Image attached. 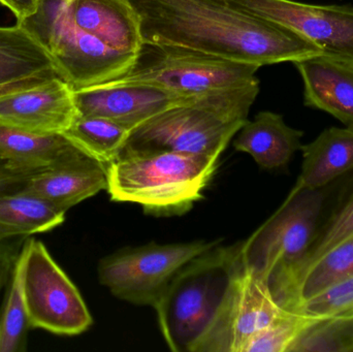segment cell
I'll list each match as a JSON object with an SVG mask.
<instances>
[{
    "mask_svg": "<svg viewBox=\"0 0 353 352\" xmlns=\"http://www.w3.org/2000/svg\"><path fill=\"white\" fill-rule=\"evenodd\" d=\"M147 43L180 45L261 66L321 57L294 31L228 0H130Z\"/></svg>",
    "mask_w": 353,
    "mask_h": 352,
    "instance_id": "1",
    "label": "cell"
},
{
    "mask_svg": "<svg viewBox=\"0 0 353 352\" xmlns=\"http://www.w3.org/2000/svg\"><path fill=\"white\" fill-rule=\"evenodd\" d=\"M259 80L170 107L130 132L123 151H174L221 156L248 120Z\"/></svg>",
    "mask_w": 353,
    "mask_h": 352,
    "instance_id": "2",
    "label": "cell"
},
{
    "mask_svg": "<svg viewBox=\"0 0 353 352\" xmlns=\"http://www.w3.org/2000/svg\"><path fill=\"white\" fill-rule=\"evenodd\" d=\"M220 157L174 151H123L107 169L110 198L153 216L189 212L211 182Z\"/></svg>",
    "mask_w": 353,
    "mask_h": 352,
    "instance_id": "3",
    "label": "cell"
},
{
    "mask_svg": "<svg viewBox=\"0 0 353 352\" xmlns=\"http://www.w3.org/2000/svg\"><path fill=\"white\" fill-rule=\"evenodd\" d=\"M241 256V243L220 244L185 265L155 304L159 328L174 352H191L215 318Z\"/></svg>",
    "mask_w": 353,
    "mask_h": 352,
    "instance_id": "4",
    "label": "cell"
},
{
    "mask_svg": "<svg viewBox=\"0 0 353 352\" xmlns=\"http://www.w3.org/2000/svg\"><path fill=\"white\" fill-rule=\"evenodd\" d=\"M18 23L51 53L60 76L74 91L120 78L136 60L137 54L113 49L79 28L68 0H43L34 14Z\"/></svg>",
    "mask_w": 353,
    "mask_h": 352,
    "instance_id": "5",
    "label": "cell"
},
{
    "mask_svg": "<svg viewBox=\"0 0 353 352\" xmlns=\"http://www.w3.org/2000/svg\"><path fill=\"white\" fill-rule=\"evenodd\" d=\"M259 68L180 45L144 43L125 74L101 85L146 84L199 96L249 84Z\"/></svg>",
    "mask_w": 353,
    "mask_h": 352,
    "instance_id": "6",
    "label": "cell"
},
{
    "mask_svg": "<svg viewBox=\"0 0 353 352\" xmlns=\"http://www.w3.org/2000/svg\"><path fill=\"white\" fill-rule=\"evenodd\" d=\"M323 189L294 184L285 200L248 239L241 243L245 266L263 280L302 260L321 222Z\"/></svg>",
    "mask_w": 353,
    "mask_h": 352,
    "instance_id": "7",
    "label": "cell"
},
{
    "mask_svg": "<svg viewBox=\"0 0 353 352\" xmlns=\"http://www.w3.org/2000/svg\"><path fill=\"white\" fill-rule=\"evenodd\" d=\"M22 287L30 329L77 336L92 326V316L76 285L43 242L23 244Z\"/></svg>",
    "mask_w": 353,
    "mask_h": 352,
    "instance_id": "8",
    "label": "cell"
},
{
    "mask_svg": "<svg viewBox=\"0 0 353 352\" xmlns=\"http://www.w3.org/2000/svg\"><path fill=\"white\" fill-rule=\"evenodd\" d=\"M218 244L219 240L125 248L99 262V280L122 301L154 307L179 271Z\"/></svg>",
    "mask_w": 353,
    "mask_h": 352,
    "instance_id": "9",
    "label": "cell"
},
{
    "mask_svg": "<svg viewBox=\"0 0 353 352\" xmlns=\"http://www.w3.org/2000/svg\"><path fill=\"white\" fill-rule=\"evenodd\" d=\"M284 311L269 283L245 266L241 253L215 318L191 352H241L250 337Z\"/></svg>",
    "mask_w": 353,
    "mask_h": 352,
    "instance_id": "10",
    "label": "cell"
},
{
    "mask_svg": "<svg viewBox=\"0 0 353 352\" xmlns=\"http://www.w3.org/2000/svg\"><path fill=\"white\" fill-rule=\"evenodd\" d=\"M273 21L323 52V57L353 66V6H316L294 0H228Z\"/></svg>",
    "mask_w": 353,
    "mask_h": 352,
    "instance_id": "11",
    "label": "cell"
},
{
    "mask_svg": "<svg viewBox=\"0 0 353 352\" xmlns=\"http://www.w3.org/2000/svg\"><path fill=\"white\" fill-rule=\"evenodd\" d=\"M74 97L79 115L113 120L132 130L153 116L199 96H183L151 85L120 84L81 89Z\"/></svg>",
    "mask_w": 353,
    "mask_h": 352,
    "instance_id": "12",
    "label": "cell"
},
{
    "mask_svg": "<svg viewBox=\"0 0 353 352\" xmlns=\"http://www.w3.org/2000/svg\"><path fill=\"white\" fill-rule=\"evenodd\" d=\"M72 87L60 76L0 96V124L39 134H63L79 115Z\"/></svg>",
    "mask_w": 353,
    "mask_h": 352,
    "instance_id": "13",
    "label": "cell"
},
{
    "mask_svg": "<svg viewBox=\"0 0 353 352\" xmlns=\"http://www.w3.org/2000/svg\"><path fill=\"white\" fill-rule=\"evenodd\" d=\"M105 165L80 149L34 174L23 189L68 212L87 198L107 190Z\"/></svg>",
    "mask_w": 353,
    "mask_h": 352,
    "instance_id": "14",
    "label": "cell"
},
{
    "mask_svg": "<svg viewBox=\"0 0 353 352\" xmlns=\"http://www.w3.org/2000/svg\"><path fill=\"white\" fill-rule=\"evenodd\" d=\"M74 24L113 49L138 54L142 30L138 12L130 0H68Z\"/></svg>",
    "mask_w": 353,
    "mask_h": 352,
    "instance_id": "15",
    "label": "cell"
},
{
    "mask_svg": "<svg viewBox=\"0 0 353 352\" xmlns=\"http://www.w3.org/2000/svg\"><path fill=\"white\" fill-rule=\"evenodd\" d=\"M294 64L304 85V105L353 130V66L323 56Z\"/></svg>",
    "mask_w": 353,
    "mask_h": 352,
    "instance_id": "16",
    "label": "cell"
},
{
    "mask_svg": "<svg viewBox=\"0 0 353 352\" xmlns=\"http://www.w3.org/2000/svg\"><path fill=\"white\" fill-rule=\"evenodd\" d=\"M236 151L250 155L265 169L285 167L302 148L304 132L290 127L274 112H259L252 121L247 120L236 134Z\"/></svg>",
    "mask_w": 353,
    "mask_h": 352,
    "instance_id": "17",
    "label": "cell"
},
{
    "mask_svg": "<svg viewBox=\"0 0 353 352\" xmlns=\"http://www.w3.org/2000/svg\"><path fill=\"white\" fill-rule=\"evenodd\" d=\"M353 277V237L323 254L290 282L272 287L276 302L294 311L304 302Z\"/></svg>",
    "mask_w": 353,
    "mask_h": 352,
    "instance_id": "18",
    "label": "cell"
},
{
    "mask_svg": "<svg viewBox=\"0 0 353 352\" xmlns=\"http://www.w3.org/2000/svg\"><path fill=\"white\" fill-rule=\"evenodd\" d=\"M302 169L296 183L313 189L325 186L353 169V130L329 127L302 145Z\"/></svg>",
    "mask_w": 353,
    "mask_h": 352,
    "instance_id": "19",
    "label": "cell"
},
{
    "mask_svg": "<svg viewBox=\"0 0 353 352\" xmlns=\"http://www.w3.org/2000/svg\"><path fill=\"white\" fill-rule=\"evenodd\" d=\"M39 76H60L51 53L20 23L0 27V86Z\"/></svg>",
    "mask_w": 353,
    "mask_h": 352,
    "instance_id": "20",
    "label": "cell"
},
{
    "mask_svg": "<svg viewBox=\"0 0 353 352\" xmlns=\"http://www.w3.org/2000/svg\"><path fill=\"white\" fill-rule=\"evenodd\" d=\"M353 172V169H352ZM353 237V174L329 214H323L312 242L302 260L275 271L269 287L285 284L300 276L323 254Z\"/></svg>",
    "mask_w": 353,
    "mask_h": 352,
    "instance_id": "21",
    "label": "cell"
},
{
    "mask_svg": "<svg viewBox=\"0 0 353 352\" xmlns=\"http://www.w3.org/2000/svg\"><path fill=\"white\" fill-rule=\"evenodd\" d=\"M65 214L23 188L0 194V244L52 231L64 222Z\"/></svg>",
    "mask_w": 353,
    "mask_h": 352,
    "instance_id": "22",
    "label": "cell"
},
{
    "mask_svg": "<svg viewBox=\"0 0 353 352\" xmlns=\"http://www.w3.org/2000/svg\"><path fill=\"white\" fill-rule=\"evenodd\" d=\"M77 150L63 134H33L0 124V159L14 167L39 171Z\"/></svg>",
    "mask_w": 353,
    "mask_h": 352,
    "instance_id": "23",
    "label": "cell"
},
{
    "mask_svg": "<svg viewBox=\"0 0 353 352\" xmlns=\"http://www.w3.org/2000/svg\"><path fill=\"white\" fill-rule=\"evenodd\" d=\"M130 132L113 120L78 115L63 134L81 151L107 167L118 158Z\"/></svg>",
    "mask_w": 353,
    "mask_h": 352,
    "instance_id": "24",
    "label": "cell"
},
{
    "mask_svg": "<svg viewBox=\"0 0 353 352\" xmlns=\"http://www.w3.org/2000/svg\"><path fill=\"white\" fill-rule=\"evenodd\" d=\"M23 254L19 253L8 284V297L0 315V352L25 351L29 326L22 287Z\"/></svg>",
    "mask_w": 353,
    "mask_h": 352,
    "instance_id": "25",
    "label": "cell"
},
{
    "mask_svg": "<svg viewBox=\"0 0 353 352\" xmlns=\"http://www.w3.org/2000/svg\"><path fill=\"white\" fill-rule=\"evenodd\" d=\"M290 352H353V313L321 316L299 337Z\"/></svg>",
    "mask_w": 353,
    "mask_h": 352,
    "instance_id": "26",
    "label": "cell"
},
{
    "mask_svg": "<svg viewBox=\"0 0 353 352\" xmlns=\"http://www.w3.org/2000/svg\"><path fill=\"white\" fill-rule=\"evenodd\" d=\"M321 318L285 310L271 324L250 337L241 352H290L299 337Z\"/></svg>",
    "mask_w": 353,
    "mask_h": 352,
    "instance_id": "27",
    "label": "cell"
},
{
    "mask_svg": "<svg viewBox=\"0 0 353 352\" xmlns=\"http://www.w3.org/2000/svg\"><path fill=\"white\" fill-rule=\"evenodd\" d=\"M294 311L323 318L353 313V277L304 302Z\"/></svg>",
    "mask_w": 353,
    "mask_h": 352,
    "instance_id": "28",
    "label": "cell"
},
{
    "mask_svg": "<svg viewBox=\"0 0 353 352\" xmlns=\"http://www.w3.org/2000/svg\"><path fill=\"white\" fill-rule=\"evenodd\" d=\"M39 171L14 167L0 159V194L22 189L27 181Z\"/></svg>",
    "mask_w": 353,
    "mask_h": 352,
    "instance_id": "29",
    "label": "cell"
},
{
    "mask_svg": "<svg viewBox=\"0 0 353 352\" xmlns=\"http://www.w3.org/2000/svg\"><path fill=\"white\" fill-rule=\"evenodd\" d=\"M43 0H0V3L16 16L18 22L25 20L39 10Z\"/></svg>",
    "mask_w": 353,
    "mask_h": 352,
    "instance_id": "30",
    "label": "cell"
},
{
    "mask_svg": "<svg viewBox=\"0 0 353 352\" xmlns=\"http://www.w3.org/2000/svg\"><path fill=\"white\" fill-rule=\"evenodd\" d=\"M57 76H39L34 78L28 79V80L21 81V82L14 83V84L0 86V96L2 95L10 94V93L17 92V91L24 90V89L30 88V87L37 86L41 84L50 79L55 78Z\"/></svg>",
    "mask_w": 353,
    "mask_h": 352,
    "instance_id": "31",
    "label": "cell"
},
{
    "mask_svg": "<svg viewBox=\"0 0 353 352\" xmlns=\"http://www.w3.org/2000/svg\"><path fill=\"white\" fill-rule=\"evenodd\" d=\"M1 273H2L1 260H0V285H1Z\"/></svg>",
    "mask_w": 353,
    "mask_h": 352,
    "instance_id": "32",
    "label": "cell"
}]
</instances>
